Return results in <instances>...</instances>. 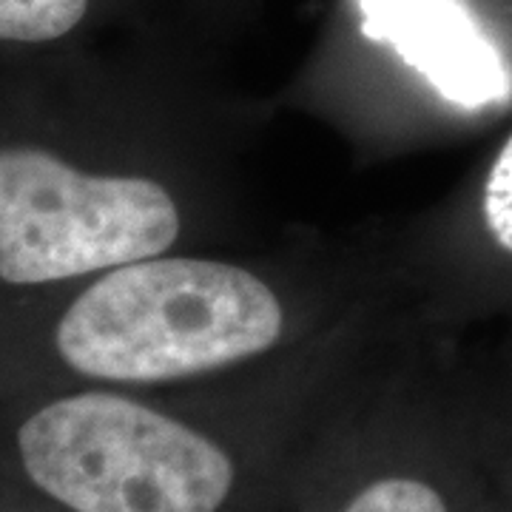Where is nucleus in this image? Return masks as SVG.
<instances>
[{
    "instance_id": "nucleus-4",
    "label": "nucleus",
    "mask_w": 512,
    "mask_h": 512,
    "mask_svg": "<svg viewBox=\"0 0 512 512\" xmlns=\"http://www.w3.org/2000/svg\"><path fill=\"white\" fill-rule=\"evenodd\" d=\"M362 32L461 109L507 100L510 72L461 0H359Z\"/></svg>"
},
{
    "instance_id": "nucleus-3",
    "label": "nucleus",
    "mask_w": 512,
    "mask_h": 512,
    "mask_svg": "<svg viewBox=\"0 0 512 512\" xmlns=\"http://www.w3.org/2000/svg\"><path fill=\"white\" fill-rule=\"evenodd\" d=\"M180 211L160 183L86 174L35 146H0V279L49 285L160 256Z\"/></svg>"
},
{
    "instance_id": "nucleus-6",
    "label": "nucleus",
    "mask_w": 512,
    "mask_h": 512,
    "mask_svg": "<svg viewBox=\"0 0 512 512\" xmlns=\"http://www.w3.org/2000/svg\"><path fill=\"white\" fill-rule=\"evenodd\" d=\"M345 512H447L441 495L413 478H384L356 495Z\"/></svg>"
},
{
    "instance_id": "nucleus-2",
    "label": "nucleus",
    "mask_w": 512,
    "mask_h": 512,
    "mask_svg": "<svg viewBox=\"0 0 512 512\" xmlns=\"http://www.w3.org/2000/svg\"><path fill=\"white\" fill-rule=\"evenodd\" d=\"M29 478L74 512H217L234 464L202 433L114 393H77L23 421Z\"/></svg>"
},
{
    "instance_id": "nucleus-1",
    "label": "nucleus",
    "mask_w": 512,
    "mask_h": 512,
    "mask_svg": "<svg viewBox=\"0 0 512 512\" xmlns=\"http://www.w3.org/2000/svg\"><path fill=\"white\" fill-rule=\"evenodd\" d=\"M282 308L237 265L151 256L111 268L57 325L63 362L103 382H168L274 348Z\"/></svg>"
},
{
    "instance_id": "nucleus-5",
    "label": "nucleus",
    "mask_w": 512,
    "mask_h": 512,
    "mask_svg": "<svg viewBox=\"0 0 512 512\" xmlns=\"http://www.w3.org/2000/svg\"><path fill=\"white\" fill-rule=\"evenodd\" d=\"M89 0H0L3 43H49L83 20Z\"/></svg>"
},
{
    "instance_id": "nucleus-7",
    "label": "nucleus",
    "mask_w": 512,
    "mask_h": 512,
    "mask_svg": "<svg viewBox=\"0 0 512 512\" xmlns=\"http://www.w3.org/2000/svg\"><path fill=\"white\" fill-rule=\"evenodd\" d=\"M484 220L495 242L512 254V137L490 168L484 188Z\"/></svg>"
}]
</instances>
